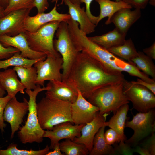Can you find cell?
<instances>
[{
	"mask_svg": "<svg viewBox=\"0 0 155 155\" xmlns=\"http://www.w3.org/2000/svg\"><path fill=\"white\" fill-rule=\"evenodd\" d=\"M32 9H23L11 11L0 18V36H14L24 31L25 20Z\"/></svg>",
	"mask_w": 155,
	"mask_h": 155,
	"instance_id": "cell-12",
	"label": "cell"
},
{
	"mask_svg": "<svg viewBox=\"0 0 155 155\" xmlns=\"http://www.w3.org/2000/svg\"><path fill=\"white\" fill-rule=\"evenodd\" d=\"M63 60L61 57H55L47 56L44 60L36 62L34 67L36 69V85L44 86L46 80L62 81Z\"/></svg>",
	"mask_w": 155,
	"mask_h": 155,
	"instance_id": "cell-10",
	"label": "cell"
},
{
	"mask_svg": "<svg viewBox=\"0 0 155 155\" xmlns=\"http://www.w3.org/2000/svg\"><path fill=\"white\" fill-rule=\"evenodd\" d=\"M57 39L53 40L56 51L63 60L62 81L66 82L71 68L79 53L74 44L68 29V24L61 22L55 32Z\"/></svg>",
	"mask_w": 155,
	"mask_h": 155,
	"instance_id": "cell-6",
	"label": "cell"
},
{
	"mask_svg": "<svg viewBox=\"0 0 155 155\" xmlns=\"http://www.w3.org/2000/svg\"><path fill=\"white\" fill-rule=\"evenodd\" d=\"M4 10V9L0 5V18L3 17L5 16Z\"/></svg>",
	"mask_w": 155,
	"mask_h": 155,
	"instance_id": "cell-47",
	"label": "cell"
},
{
	"mask_svg": "<svg viewBox=\"0 0 155 155\" xmlns=\"http://www.w3.org/2000/svg\"><path fill=\"white\" fill-rule=\"evenodd\" d=\"M61 22L54 21L49 22L34 32L25 31L24 32L31 49L35 51L44 53L47 56L61 57L55 50L53 44L54 36Z\"/></svg>",
	"mask_w": 155,
	"mask_h": 155,
	"instance_id": "cell-7",
	"label": "cell"
},
{
	"mask_svg": "<svg viewBox=\"0 0 155 155\" xmlns=\"http://www.w3.org/2000/svg\"><path fill=\"white\" fill-rule=\"evenodd\" d=\"M99 5L100 14L98 16L96 25L104 18L109 20L112 16L119 10L124 8L132 9L131 5L121 1H113L111 0H95Z\"/></svg>",
	"mask_w": 155,
	"mask_h": 155,
	"instance_id": "cell-24",
	"label": "cell"
},
{
	"mask_svg": "<svg viewBox=\"0 0 155 155\" xmlns=\"http://www.w3.org/2000/svg\"><path fill=\"white\" fill-rule=\"evenodd\" d=\"M12 98L8 95L0 98V129L2 132L4 131V129L6 126L3 118V111L7 104Z\"/></svg>",
	"mask_w": 155,
	"mask_h": 155,
	"instance_id": "cell-36",
	"label": "cell"
},
{
	"mask_svg": "<svg viewBox=\"0 0 155 155\" xmlns=\"http://www.w3.org/2000/svg\"><path fill=\"white\" fill-rule=\"evenodd\" d=\"M121 141L118 145L114 148V155H132L134 153L133 149L128 144Z\"/></svg>",
	"mask_w": 155,
	"mask_h": 155,
	"instance_id": "cell-33",
	"label": "cell"
},
{
	"mask_svg": "<svg viewBox=\"0 0 155 155\" xmlns=\"http://www.w3.org/2000/svg\"><path fill=\"white\" fill-rule=\"evenodd\" d=\"M133 152H137L141 155H150L148 151L141 146L137 145L133 149Z\"/></svg>",
	"mask_w": 155,
	"mask_h": 155,
	"instance_id": "cell-44",
	"label": "cell"
},
{
	"mask_svg": "<svg viewBox=\"0 0 155 155\" xmlns=\"http://www.w3.org/2000/svg\"><path fill=\"white\" fill-rule=\"evenodd\" d=\"M17 146V144L11 143L6 149H0V155H46L50 149L48 145L44 149L38 150H20Z\"/></svg>",
	"mask_w": 155,
	"mask_h": 155,
	"instance_id": "cell-31",
	"label": "cell"
},
{
	"mask_svg": "<svg viewBox=\"0 0 155 155\" xmlns=\"http://www.w3.org/2000/svg\"><path fill=\"white\" fill-rule=\"evenodd\" d=\"M78 92L77 99L71 103V117L75 125L86 124L96 117L99 109L85 98L79 91Z\"/></svg>",
	"mask_w": 155,
	"mask_h": 155,
	"instance_id": "cell-13",
	"label": "cell"
},
{
	"mask_svg": "<svg viewBox=\"0 0 155 155\" xmlns=\"http://www.w3.org/2000/svg\"><path fill=\"white\" fill-rule=\"evenodd\" d=\"M0 148H1V147H0Z\"/></svg>",
	"mask_w": 155,
	"mask_h": 155,
	"instance_id": "cell-50",
	"label": "cell"
},
{
	"mask_svg": "<svg viewBox=\"0 0 155 155\" xmlns=\"http://www.w3.org/2000/svg\"><path fill=\"white\" fill-rule=\"evenodd\" d=\"M13 69L16 71L25 89L34 90L36 88L37 73L35 67H15Z\"/></svg>",
	"mask_w": 155,
	"mask_h": 155,
	"instance_id": "cell-27",
	"label": "cell"
},
{
	"mask_svg": "<svg viewBox=\"0 0 155 155\" xmlns=\"http://www.w3.org/2000/svg\"><path fill=\"white\" fill-rule=\"evenodd\" d=\"M73 124L70 122H63L54 126L51 130L44 131L43 137L50 140V149H53L54 145L62 139L74 141L81 135V130L85 124Z\"/></svg>",
	"mask_w": 155,
	"mask_h": 155,
	"instance_id": "cell-14",
	"label": "cell"
},
{
	"mask_svg": "<svg viewBox=\"0 0 155 155\" xmlns=\"http://www.w3.org/2000/svg\"><path fill=\"white\" fill-rule=\"evenodd\" d=\"M61 152L66 155H88L89 151L85 146L69 139L59 143Z\"/></svg>",
	"mask_w": 155,
	"mask_h": 155,
	"instance_id": "cell-30",
	"label": "cell"
},
{
	"mask_svg": "<svg viewBox=\"0 0 155 155\" xmlns=\"http://www.w3.org/2000/svg\"><path fill=\"white\" fill-rule=\"evenodd\" d=\"M71 105L68 102L43 98L37 103L38 119L41 128L51 130L54 126L63 122L74 124L71 117Z\"/></svg>",
	"mask_w": 155,
	"mask_h": 155,
	"instance_id": "cell-3",
	"label": "cell"
},
{
	"mask_svg": "<svg viewBox=\"0 0 155 155\" xmlns=\"http://www.w3.org/2000/svg\"><path fill=\"white\" fill-rule=\"evenodd\" d=\"M151 136L145 141L141 144V147L147 150L150 155H155V134H151Z\"/></svg>",
	"mask_w": 155,
	"mask_h": 155,
	"instance_id": "cell-37",
	"label": "cell"
},
{
	"mask_svg": "<svg viewBox=\"0 0 155 155\" xmlns=\"http://www.w3.org/2000/svg\"><path fill=\"white\" fill-rule=\"evenodd\" d=\"M34 7V0H9L4 13L5 15L14 11L23 9H32Z\"/></svg>",
	"mask_w": 155,
	"mask_h": 155,
	"instance_id": "cell-32",
	"label": "cell"
},
{
	"mask_svg": "<svg viewBox=\"0 0 155 155\" xmlns=\"http://www.w3.org/2000/svg\"><path fill=\"white\" fill-rule=\"evenodd\" d=\"M75 45L80 51H83L97 61L108 73L113 75L123 74L125 72L130 75L137 77L146 82L155 83V80L140 71L132 62H127L111 53L81 33L76 37Z\"/></svg>",
	"mask_w": 155,
	"mask_h": 155,
	"instance_id": "cell-2",
	"label": "cell"
},
{
	"mask_svg": "<svg viewBox=\"0 0 155 155\" xmlns=\"http://www.w3.org/2000/svg\"><path fill=\"white\" fill-rule=\"evenodd\" d=\"M138 52L137 56L132 59L131 62L144 74L155 79V65L152 59L143 52Z\"/></svg>",
	"mask_w": 155,
	"mask_h": 155,
	"instance_id": "cell-29",
	"label": "cell"
},
{
	"mask_svg": "<svg viewBox=\"0 0 155 155\" xmlns=\"http://www.w3.org/2000/svg\"><path fill=\"white\" fill-rule=\"evenodd\" d=\"M45 59H31L23 57L20 52H18L9 58L0 60V69H6L11 66L30 67H32L36 62Z\"/></svg>",
	"mask_w": 155,
	"mask_h": 155,
	"instance_id": "cell-28",
	"label": "cell"
},
{
	"mask_svg": "<svg viewBox=\"0 0 155 155\" xmlns=\"http://www.w3.org/2000/svg\"><path fill=\"white\" fill-rule=\"evenodd\" d=\"M109 113L99 115L98 113L90 122L85 124L82 128L81 135L75 137L74 141L84 145L89 151L93 147L94 138L100 128L105 125L108 126V122L106 121L107 117Z\"/></svg>",
	"mask_w": 155,
	"mask_h": 155,
	"instance_id": "cell-18",
	"label": "cell"
},
{
	"mask_svg": "<svg viewBox=\"0 0 155 155\" xmlns=\"http://www.w3.org/2000/svg\"><path fill=\"white\" fill-rule=\"evenodd\" d=\"M71 18L69 14L60 13L57 9L56 4L49 12L37 13L35 16L29 15L26 18L24 24L25 31L34 32L43 25L54 21H64L67 22Z\"/></svg>",
	"mask_w": 155,
	"mask_h": 155,
	"instance_id": "cell-16",
	"label": "cell"
},
{
	"mask_svg": "<svg viewBox=\"0 0 155 155\" xmlns=\"http://www.w3.org/2000/svg\"><path fill=\"white\" fill-rule=\"evenodd\" d=\"M28 101L25 98L22 102H19L16 97H12L4 109L3 118L4 121L9 123L11 128V138L20 128L23 119L28 111Z\"/></svg>",
	"mask_w": 155,
	"mask_h": 155,
	"instance_id": "cell-11",
	"label": "cell"
},
{
	"mask_svg": "<svg viewBox=\"0 0 155 155\" xmlns=\"http://www.w3.org/2000/svg\"><path fill=\"white\" fill-rule=\"evenodd\" d=\"M104 137L106 143L111 145L115 142L123 141L121 136L116 131L110 128L104 133Z\"/></svg>",
	"mask_w": 155,
	"mask_h": 155,
	"instance_id": "cell-34",
	"label": "cell"
},
{
	"mask_svg": "<svg viewBox=\"0 0 155 155\" xmlns=\"http://www.w3.org/2000/svg\"><path fill=\"white\" fill-rule=\"evenodd\" d=\"M143 52L152 59H155V42L150 47L143 49Z\"/></svg>",
	"mask_w": 155,
	"mask_h": 155,
	"instance_id": "cell-42",
	"label": "cell"
},
{
	"mask_svg": "<svg viewBox=\"0 0 155 155\" xmlns=\"http://www.w3.org/2000/svg\"><path fill=\"white\" fill-rule=\"evenodd\" d=\"M53 149V150L49 151L46 155H64L61 153L60 150L59 142L56 143L54 145Z\"/></svg>",
	"mask_w": 155,
	"mask_h": 155,
	"instance_id": "cell-43",
	"label": "cell"
},
{
	"mask_svg": "<svg viewBox=\"0 0 155 155\" xmlns=\"http://www.w3.org/2000/svg\"><path fill=\"white\" fill-rule=\"evenodd\" d=\"M123 91L133 108L139 112H147L155 108V94L145 87L125 79Z\"/></svg>",
	"mask_w": 155,
	"mask_h": 155,
	"instance_id": "cell-8",
	"label": "cell"
},
{
	"mask_svg": "<svg viewBox=\"0 0 155 155\" xmlns=\"http://www.w3.org/2000/svg\"><path fill=\"white\" fill-rule=\"evenodd\" d=\"M126 35L115 28L113 30L103 35L88 37L93 42L108 49L123 44L126 40Z\"/></svg>",
	"mask_w": 155,
	"mask_h": 155,
	"instance_id": "cell-22",
	"label": "cell"
},
{
	"mask_svg": "<svg viewBox=\"0 0 155 155\" xmlns=\"http://www.w3.org/2000/svg\"><path fill=\"white\" fill-rule=\"evenodd\" d=\"M63 1L68 7L71 18L78 23L79 28L82 32L87 35L95 31L96 26L90 20L84 7H81V3L73 2L70 0Z\"/></svg>",
	"mask_w": 155,
	"mask_h": 155,
	"instance_id": "cell-20",
	"label": "cell"
},
{
	"mask_svg": "<svg viewBox=\"0 0 155 155\" xmlns=\"http://www.w3.org/2000/svg\"><path fill=\"white\" fill-rule=\"evenodd\" d=\"M132 129L134 133L125 142L131 146L137 145L142 140L154 133L155 131V111L154 109L146 113H137L133 115L131 121H126L125 127Z\"/></svg>",
	"mask_w": 155,
	"mask_h": 155,
	"instance_id": "cell-9",
	"label": "cell"
},
{
	"mask_svg": "<svg viewBox=\"0 0 155 155\" xmlns=\"http://www.w3.org/2000/svg\"><path fill=\"white\" fill-rule=\"evenodd\" d=\"M34 5L37 10L38 13L44 12L48 8V0H34Z\"/></svg>",
	"mask_w": 155,
	"mask_h": 155,
	"instance_id": "cell-40",
	"label": "cell"
},
{
	"mask_svg": "<svg viewBox=\"0 0 155 155\" xmlns=\"http://www.w3.org/2000/svg\"><path fill=\"white\" fill-rule=\"evenodd\" d=\"M129 109L128 104L123 105L116 111L109 121H108V126L116 131L124 141L126 140L124 130Z\"/></svg>",
	"mask_w": 155,
	"mask_h": 155,
	"instance_id": "cell-23",
	"label": "cell"
},
{
	"mask_svg": "<svg viewBox=\"0 0 155 155\" xmlns=\"http://www.w3.org/2000/svg\"><path fill=\"white\" fill-rule=\"evenodd\" d=\"M49 87H41L36 85L33 91L25 90L28 95V113L25 125L21 127L18 132V136L22 143H31L34 142L40 143L43 140L45 130L42 129L39 123L37 110L36 98L39 93L48 90Z\"/></svg>",
	"mask_w": 155,
	"mask_h": 155,
	"instance_id": "cell-4",
	"label": "cell"
},
{
	"mask_svg": "<svg viewBox=\"0 0 155 155\" xmlns=\"http://www.w3.org/2000/svg\"><path fill=\"white\" fill-rule=\"evenodd\" d=\"M19 52H20V51L15 47L4 46L0 42V60L9 58Z\"/></svg>",
	"mask_w": 155,
	"mask_h": 155,
	"instance_id": "cell-35",
	"label": "cell"
},
{
	"mask_svg": "<svg viewBox=\"0 0 155 155\" xmlns=\"http://www.w3.org/2000/svg\"><path fill=\"white\" fill-rule=\"evenodd\" d=\"M0 42L5 47L12 46L17 48L24 57L31 59L46 58L47 55L45 53L35 51L31 49L24 32L14 36L6 34L1 36Z\"/></svg>",
	"mask_w": 155,
	"mask_h": 155,
	"instance_id": "cell-15",
	"label": "cell"
},
{
	"mask_svg": "<svg viewBox=\"0 0 155 155\" xmlns=\"http://www.w3.org/2000/svg\"><path fill=\"white\" fill-rule=\"evenodd\" d=\"M123 87V82L103 87L95 91L87 100L99 108V115L114 113L122 106L129 103Z\"/></svg>",
	"mask_w": 155,
	"mask_h": 155,
	"instance_id": "cell-5",
	"label": "cell"
},
{
	"mask_svg": "<svg viewBox=\"0 0 155 155\" xmlns=\"http://www.w3.org/2000/svg\"><path fill=\"white\" fill-rule=\"evenodd\" d=\"M106 125L101 127L96 134L93 142V147L89 155H113L114 148L106 142L104 137Z\"/></svg>",
	"mask_w": 155,
	"mask_h": 155,
	"instance_id": "cell-25",
	"label": "cell"
},
{
	"mask_svg": "<svg viewBox=\"0 0 155 155\" xmlns=\"http://www.w3.org/2000/svg\"><path fill=\"white\" fill-rule=\"evenodd\" d=\"M9 0H0V5L4 9L6 8L8 3Z\"/></svg>",
	"mask_w": 155,
	"mask_h": 155,
	"instance_id": "cell-45",
	"label": "cell"
},
{
	"mask_svg": "<svg viewBox=\"0 0 155 155\" xmlns=\"http://www.w3.org/2000/svg\"><path fill=\"white\" fill-rule=\"evenodd\" d=\"M46 86V97L50 99L74 102L78 97V90L67 82L56 80L49 81Z\"/></svg>",
	"mask_w": 155,
	"mask_h": 155,
	"instance_id": "cell-17",
	"label": "cell"
},
{
	"mask_svg": "<svg viewBox=\"0 0 155 155\" xmlns=\"http://www.w3.org/2000/svg\"><path fill=\"white\" fill-rule=\"evenodd\" d=\"M93 0H80L81 3H84L86 5V12L91 22L96 26L98 16H93L90 10V4Z\"/></svg>",
	"mask_w": 155,
	"mask_h": 155,
	"instance_id": "cell-39",
	"label": "cell"
},
{
	"mask_svg": "<svg viewBox=\"0 0 155 155\" xmlns=\"http://www.w3.org/2000/svg\"><path fill=\"white\" fill-rule=\"evenodd\" d=\"M124 76L110 74L96 60L80 51L65 82L79 91L86 99L96 90L123 82Z\"/></svg>",
	"mask_w": 155,
	"mask_h": 155,
	"instance_id": "cell-1",
	"label": "cell"
},
{
	"mask_svg": "<svg viewBox=\"0 0 155 155\" xmlns=\"http://www.w3.org/2000/svg\"><path fill=\"white\" fill-rule=\"evenodd\" d=\"M148 3L153 6L155 5V0H149Z\"/></svg>",
	"mask_w": 155,
	"mask_h": 155,
	"instance_id": "cell-49",
	"label": "cell"
},
{
	"mask_svg": "<svg viewBox=\"0 0 155 155\" xmlns=\"http://www.w3.org/2000/svg\"><path fill=\"white\" fill-rule=\"evenodd\" d=\"M107 50L116 56L129 62H131L138 54V52L131 38L125 40L122 44L111 47Z\"/></svg>",
	"mask_w": 155,
	"mask_h": 155,
	"instance_id": "cell-26",
	"label": "cell"
},
{
	"mask_svg": "<svg viewBox=\"0 0 155 155\" xmlns=\"http://www.w3.org/2000/svg\"><path fill=\"white\" fill-rule=\"evenodd\" d=\"M121 1L129 4L134 8L140 9H145L149 0H116Z\"/></svg>",
	"mask_w": 155,
	"mask_h": 155,
	"instance_id": "cell-38",
	"label": "cell"
},
{
	"mask_svg": "<svg viewBox=\"0 0 155 155\" xmlns=\"http://www.w3.org/2000/svg\"><path fill=\"white\" fill-rule=\"evenodd\" d=\"M5 93V90L2 86L0 82V98L4 97Z\"/></svg>",
	"mask_w": 155,
	"mask_h": 155,
	"instance_id": "cell-46",
	"label": "cell"
},
{
	"mask_svg": "<svg viewBox=\"0 0 155 155\" xmlns=\"http://www.w3.org/2000/svg\"><path fill=\"white\" fill-rule=\"evenodd\" d=\"M0 82L7 95L12 97H15L20 92L25 93V87L18 78L16 71L13 69H6L0 72Z\"/></svg>",
	"mask_w": 155,
	"mask_h": 155,
	"instance_id": "cell-21",
	"label": "cell"
},
{
	"mask_svg": "<svg viewBox=\"0 0 155 155\" xmlns=\"http://www.w3.org/2000/svg\"><path fill=\"white\" fill-rule=\"evenodd\" d=\"M131 8L121 9L115 12L110 18L105 22L106 25L111 23L115 28L122 32L127 34L131 26L141 16V9L135 8L131 10Z\"/></svg>",
	"mask_w": 155,
	"mask_h": 155,
	"instance_id": "cell-19",
	"label": "cell"
},
{
	"mask_svg": "<svg viewBox=\"0 0 155 155\" xmlns=\"http://www.w3.org/2000/svg\"><path fill=\"white\" fill-rule=\"evenodd\" d=\"M133 81L135 83L145 87L155 95V83H151L147 82L140 78H137L136 81Z\"/></svg>",
	"mask_w": 155,
	"mask_h": 155,
	"instance_id": "cell-41",
	"label": "cell"
},
{
	"mask_svg": "<svg viewBox=\"0 0 155 155\" xmlns=\"http://www.w3.org/2000/svg\"><path fill=\"white\" fill-rule=\"evenodd\" d=\"M52 3L56 2H57L59 0H50ZM71 1L74 3H81L80 0H70Z\"/></svg>",
	"mask_w": 155,
	"mask_h": 155,
	"instance_id": "cell-48",
	"label": "cell"
}]
</instances>
